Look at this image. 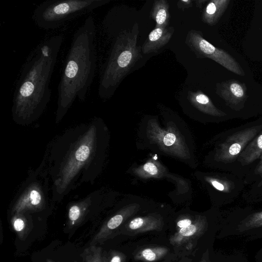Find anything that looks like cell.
I'll list each match as a JSON object with an SVG mask.
<instances>
[{"instance_id": "8fae6325", "label": "cell", "mask_w": 262, "mask_h": 262, "mask_svg": "<svg viewBox=\"0 0 262 262\" xmlns=\"http://www.w3.org/2000/svg\"><path fill=\"white\" fill-rule=\"evenodd\" d=\"M250 188L243 193V198L248 203L262 202V154L251 171L244 179Z\"/></svg>"}, {"instance_id": "ffe728a7", "label": "cell", "mask_w": 262, "mask_h": 262, "mask_svg": "<svg viewBox=\"0 0 262 262\" xmlns=\"http://www.w3.org/2000/svg\"><path fill=\"white\" fill-rule=\"evenodd\" d=\"M27 212H21L13 214L12 225L14 230L20 238H25L29 233V220L27 217Z\"/></svg>"}, {"instance_id": "2e32d148", "label": "cell", "mask_w": 262, "mask_h": 262, "mask_svg": "<svg viewBox=\"0 0 262 262\" xmlns=\"http://www.w3.org/2000/svg\"><path fill=\"white\" fill-rule=\"evenodd\" d=\"M228 2L224 0L210 1L203 13L202 21L209 25H214L224 11Z\"/></svg>"}, {"instance_id": "52a82bcc", "label": "cell", "mask_w": 262, "mask_h": 262, "mask_svg": "<svg viewBox=\"0 0 262 262\" xmlns=\"http://www.w3.org/2000/svg\"><path fill=\"white\" fill-rule=\"evenodd\" d=\"M220 237H240L246 241L262 238V209L250 207L227 210L220 218Z\"/></svg>"}, {"instance_id": "cb8c5ba5", "label": "cell", "mask_w": 262, "mask_h": 262, "mask_svg": "<svg viewBox=\"0 0 262 262\" xmlns=\"http://www.w3.org/2000/svg\"><path fill=\"white\" fill-rule=\"evenodd\" d=\"M230 90L232 94L236 98H241L244 95L242 87L237 83H232L230 84Z\"/></svg>"}, {"instance_id": "8992f818", "label": "cell", "mask_w": 262, "mask_h": 262, "mask_svg": "<svg viewBox=\"0 0 262 262\" xmlns=\"http://www.w3.org/2000/svg\"><path fill=\"white\" fill-rule=\"evenodd\" d=\"M262 131V120L229 129L223 133L215 159L224 171L233 174L237 160L249 143Z\"/></svg>"}, {"instance_id": "9a60e30c", "label": "cell", "mask_w": 262, "mask_h": 262, "mask_svg": "<svg viewBox=\"0 0 262 262\" xmlns=\"http://www.w3.org/2000/svg\"><path fill=\"white\" fill-rule=\"evenodd\" d=\"M151 18L156 21V27H167L170 18L169 6L165 0L154 2L150 12Z\"/></svg>"}, {"instance_id": "4316f807", "label": "cell", "mask_w": 262, "mask_h": 262, "mask_svg": "<svg viewBox=\"0 0 262 262\" xmlns=\"http://www.w3.org/2000/svg\"><path fill=\"white\" fill-rule=\"evenodd\" d=\"M176 139V137L174 134L169 133L164 137L163 142L166 146H170L174 143Z\"/></svg>"}, {"instance_id": "4dcf8cb0", "label": "cell", "mask_w": 262, "mask_h": 262, "mask_svg": "<svg viewBox=\"0 0 262 262\" xmlns=\"http://www.w3.org/2000/svg\"><path fill=\"white\" fill-rule=\"evenodd\" d=\"M211 262H212V261H211Z\"/></svg>"}, {"instance_id": "f546056e", "label": "cell", "mask_w": 262, "mask_h": 262, "mask_svg": "<svg viewBox=\"0 0 262 262\" xmlns=\"http://www.w3.org/2000/svg\"><path fill=\"white\" fill-rule=\"evenodd\" d=\"M47 262H53V261H51V260L48 259L47 260Z\"/></svg>"}, {"instance_id": "7c38bea8", "label": "cell", "mask_w": 262, "mask_h": 262, "mask_svg": "<svg viewBox=\"0 0 262 262\" xmlns=\"http://www.w3.org/2000/svg\"><path fill=\"white\" fill-rule=\"evenodd\" d=\"M209 229V223L207 220H198L191 225L180 229L172 235L169 239L173 246H179L186 244L195 238L200 237Z\"/></svg>"}, {"instance_id": "30bf717a", "label": "cell", "mask_w": 262, "mask_h": 262, "mask_svg": "<svg viewBox=\"0 0 262 262\" xmlns=\"http://www.w3.org/2000/svg\"><path fill=\"white\" fill-rule=\"evenodd\" d=\"M261 154L262 131L243 150L237 160L233 174L244 180L256 166Z\"/></svg>"}, {"instance_id": "5b68a950", "label": "cell", "mask_w": 262, "mask_h": 262, "mask_svg": "<svg viewBox=\"0 0 262 262\" xmlns=\"http://www.w3.org/2000/svg\"><path fill=\"white\" fill-rule=\"evenodd\" d=\"M108 0H52L45 1L34 10L32 18L45 30L55 29L66 21L105 5Z\"/></svg>"}, {"instance_id": "484cf974", "label": "cell", "mask_w": 262, "mask_h": 262, "mask_svg": "<svg viewBox=\"0 0 262 262\" xmlns=\"http://www.w3.org/2000/svg\"><path fill=\"white\" fill-rule=\"evenodd\" d=\"M144 169L149 173L154 175L158 172L157 167L152 163L148 162L144 166Z\"/></svg>"}, {"instance_id": "277c9868", "label": "cell", "mask_w": 262, "mask_h": 262, "mask_svg": "<svg viewBox=\"0 0 262 262\" xmlns=\"http://www.w3.org/2000/svg\"><path fill=\"white\" fill-rule=\"evenodd\" d=\"M138 24L131 30L120 32L114 42L108 59L102 70L98 95L102 98L111 96L122 79L141 58L137 46Z\"/></svg>"}, {"instance_id": "6da1fadb", "label": "cell", "mask_w": 262, "mask_h": 262, "mask_svg": "<svg viewBox=\"0 0 262 262\" xmlns=\"http://www.w3.org/2000/svg\"><path fill=\"white\" fill-rule=\"evenodd\" d=\"M100 121L68 129L53 141L46 170L51 178L53 199L61 200L84 182L94 181L101 156Z\"/></svg>"}, {"instance_id": "7402d4cb", "label": "cell", "mask_w": 262, "mask_h": 262, "mask_svg": "<svg viewBox=\"0 0 262 262\" xmlns=\"http://www.w3.org/2000/svg\"><path fill=\"white\" fill-rule=\"evenodd\" d=\"M217 262H249L246 255L241 251H233L226 254H222Z\"/></svg>"}, {"instance_id": "44dd1931", "label": "cell", "mask_w": 262, "mask_h": 262, "mask_svg": "<svg viewBox=\"0 0 262 262\" xmlns=\"http://www.w3.org/2000/svg\"><path fill=\"white\" fill-rule=\"evenodd\" d=\"M102 253L101 247L90 245L81 255L82 262H102Z\"/></svg>"}, {"instance_id": "9c48e42d", "label": "cell", "mask_w": 262, "mask_h": 262, "mask_svg": "<svg viewBox=\"0 0 262 262\" xmlns=\"http://www.w3.org/2000/svg\"><path fill=\"white\" fill-rule=\"evenodd\" d=\"M185 43L198 58L211 59L237 74L244 75L235 60L223 50L215 48L205 39L201 32L194 30L189 31Z\"/></svg>"}, {"instance_id": "ba28073f", "label": "cell", "mask_w": 262, "mask_h": 262, "mask_svg": "<svg viewBox=\"0 0 262 262\" xmlns=\"http://www.w3.org/2000/svg\"><path fill=\"white\" fill-rule=\"evenodd\" d=\"M47 173L38 170L30 174L20 188L11 210L12 214L39 212L46 206L49 196Z\"/></svg>"}, {"instance_id": "d6986e66", "label": "cell", "mask_w": 262, "mask_h": 262, "mask_svg": "<svg viewBox=\"0 0 262 262\" xmlns=\"http://www.w3.org/2000/svg\"><path fill=\"white\" fill-rule=\"evenodd\" d=\"M188 97L194 105L202 107L203 110L210 111L211 114L219 117H228L226 113L214 107L208 97L200 91L189 92Z\"/></svg>"}, {"instance_id": "5bb4252c", "label": "cell", "mask_w": 262, "mask_h": 262, "mask_svg": "<svg viewBox=\"0 0 262 262\" xmlns=\"http://www.w3.org/2000/svg\"><path fill=\"white\" fill-rule=\"evenodd\" d=\"M162 228V222L158 219L138 217L131 220L125 227H122L121 232L135 234L150 231H160Z\"/></svg>"}, {"instance_id": "ac0fdd59", "label": "cell", "mask_w": 262, "mask_h": 262, "mask_svg": "<svg viewBox=\"0 0 262 262\" xmlns=\"http://www.w3.org/2000/svg\"><path fill=\"white\" fill-rule=\"evenodd\" d=\"M89 211L88 204L85 199L73 203L68 210V224L70 227L79 225Z\"/></svg>"}, {"instance_id": "3957f363", "label": "cell", "mask_w": 262, "mask_h": 262, "mask_svg": "<svg viewBox=\"0 0 262 262\" xmlns=\"http://www.w3.org/2000/svg\"><path fill=\"white\" fill-rule=\"evenodd\" d=\"M95 25L89 17L73 38L58 87L56 121L58 122L77 98L84 101L96 67Z\"/></svg>"}, {"instance_id": "e0dca14e", "label": "cell", "mask_w": 262, "mask_h": 262, "mask_svg": "<svg viewBox=\"0 0 262 262\" xmlns=\"http://www.w3.org/2000/svg\"><path fill=\"white\" fill-rule=\"evenodd\" d=\"M168 249L161 246L144 247L139 250L135 255V259L143 262H155L164 257Z\"/></svg>"}, {"instance_id": "d4e9b609", "label": "cell", "mask_w": 262, "mask_h": 262, "mask_svg": "<svg viewBox=\"0 0 262 262\" xmlns=\"http://www.w3.org/2000/svg\"><path fill=\"white\" fill-rule=\"evenodd\" d=\"M194 222H192V221L189 218H184L180 220H179L177 222V230L186 227L192 224H193Z\"/></svg>"}, {"instance_id": "4fadbf2b", "label": "cell", "mask_w": 262, "mask_h": 262, "mask_svg": "<svg viewBox=\"0 0 262 262\" xmlns=\"http://www.w3.org/2000/svg\"><path fill=\"white\" fill-rule=\"evenodd\" d=\"M174 31V29L172 27H155L143 43L141 48L142 53H157L169 42Z\"/></svg>"}, {"instance_id": "83f0119b", "label": "cell", "mask_w": 262, "mask_h": 262, "mask_svg": "<svg viewBox=\"0 0 262 262\" xmlns=\"http://www.w3.org/2000/svg\"><path fill=\"white\" fill-rule=\"evenodd\" d=\"M255 259V260H262V247L256 253Z\"/></svg>"}, {"instance_id": "f1b7e54d", "label": "cell", "mask_w": 262, "mask_h": 262, "mask_svg": "<svg viewBox=\"0 0 262 262\" xmlns=\"http://www.w3.org/2000/svg\"><path fill=\"white\" fill-rule=\"evenodd\" d=\"M255 262H262V260H255Z\"/></svg>"}, {"instance_id": "7a4b0ae2", "label": "cell", "mask_w": 262, "mask_h": 262, "mask_svg": "<svg viewBox=\"0 0 262 262\" xmlns=\"http://www.w3.org/2000/svg\"><path fill=\"white\" fill-rule=\"evenodd\" d=\"M62 41L61 35L47 38L26 60L13 97L12 115L16 123H31L47 106L51 95L49 83Z\"/></svg>"}, {"instance_id": "603a6c76", "label": "cell", "mask_w": 262, "mask_h": 262, "mask_svg": "<svg viewBox=\"0 0 262 262\" xmlns=\"http://www.w3.org/2000/svg\"><path fill=\"white\" fill-rule=\"evenodd\" d=\"M126 255L118 251L111 250L102 253V262H125Z\"/></svg>"}]
</instances>
